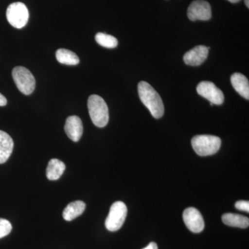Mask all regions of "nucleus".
I'll list each match as a JSON object with an SVG mask.
<instances>
[{"mask_svg": "<svg viewBox=\"0 0 249 249\" xmlns=\"http://www.w3.org/2000/svg\"><path fill=\"white\" fill-rule=\"evenodd\" d=\"M141 101L155 119H160L164 114V106L160 94L146 82L142 81L138 85Z\"/></svg>", "mask_w": 249, "mask_h": 249, "instance_id": "nucleus-1", "label": "nucleus"}, {"mask_svg": "<svg viewBox=\"0 0 249 249\" xmlns=\"http://www.w3.org/2000/svg\"><path fill=\"white\" fill-rule=\"evenodd\" d=\"M89 114L93 124L98 127H104L109 122V109L103 98L93 94L88 102Z\"/></svg>", "mask_w": 249, "mask_h": 249, "instance_id": "nucleus-2", "label": "nucleus"}, {"mask_svg": "<svg viewBox=\"0 0 249 249\" xmlns=\"http://www.w3.org/2000/svg\"><path fill=\"white\" fill-rule=\"evenodd\" d=\"M192 146L198 155L206 157L214 155L219 151L222 141L213 135H197L191 141Z\"/></svg>", "mask_w": 249, "mask_h": 249, "instance_id": "nucleus-3", "label": "nucleus"}, {"mask_svg": "<svg viewBox=\"0 0 249 249\" xmlns=\"http://www.w3.org/2000/svg\"><path fill=\"white\" fill-rule=\"evenodd\" d=\"M127 209L126 205L122 201H116L111 205L107 219L106 220V227L111 232H115L124 225L127 217Z\"/></svg>", "mask_w": 249, "mask_h": 249, "instance_id": "nucleus-4", "label": "nucleus"}, {"mask_svg": "<svg viewBox=\"0 0 249 249\" xmlns=\"http://www.w3.org/2000/svg\"><path fill=\"white\" fill-rule=\"evenodd\" d=\"M12 76L18 89L24 94L30 95L35 89V78L25 67H15L12 71Z\"/></svg>", "mask_w": 249, "mask_h": 249, "instance_id": "nucleus-5", "label": "nucleus"}, {"mask_svg": "<svg viewBox=\"0 0 249 249\" xmlns=\"http://www.w3.org/2000/svg\"><path fill=\"white\" fill-rule=\"evenodd\" d=\"M29 11L22 2H15L9 5L6 10V18L11 26L17 29L25 27L29 20Z\"/></svg>", "mask_w": 249, "mask_h": 249, "instance_id": "nucleus-6", "label": "nucleus"}, {"mask_svg": "<svg viewBox=\"0 0 249 249\" xmlns=\"http://www.w3.org/2000/svg\"><path fill=\"white\" fill-rule=\"evenodd\" d=\"M196 91L213 105L220 106L224 103V93L213 83L209 81L201 82L196 87Z\"/></svg>", "mask_w": 249, "mask_h": 249, "instance_id": "nucleus-7", "label": "nucleus"}, {"mask_svg": "<svg viewBox=\"0 0 249 249\" xmlns=\"http://www.w3.org/2000/svg\"><path fill=\"white\" fill-rule=\"evenodd\" d=\"M188 17L191 21H208L212 17L211 6L204 0H196L190 5L187 12Z\"/></svg>", "mask_w": 249, "mask_h": 249, "instance_id": "nucleus-8", "label": "nucleus"}, {"mask_svg": "<svg viewBox=\"0 0 249 249\" xmlns=\"http://www.w3.org/2000/svg\"><path fill=\"white\" fill-rule=\"evenodd\" d=\"M183 222L187 228L194 233H199L204 230V221L197 209L188 208L183 213Z\"/></svg>", "mask_w": 249, "mask_h": 249, "instance_id": "nucleus-9", "label": "nucleus"}, {"mask_svg": "<svg viewBox=\"0 0 249 249\" xmlns=\"http://www.w3.org/2000/svg\"><path fill=\"white\" fill-rule=\"evenodd\" d=\"M210 47L204 45L196 46L185 53L183 61L190 66H199L204 63L209 55Z\"/></svg>", "mask_w": 249, "mask_h": 249, "instance_id": "nucleus-10", "label": "nucleus"}, {"mask_svg": "<svg viewBox=\"0 0 249 249\" xmlns=\"http://www.w3.org/2000/svg\"><path fill=\"white\" fill-rule=\"evenodd\" d=\"M65 131L69 138L73 142H78L83 133L81 119L77 116H69L65 123Z\"/></svg>", "mask_w": 249, "mask_h": 249, "instance_id": "nucleus-11", "label": "nucleus"}, {"mask_svg": "<svg viewBox=\"0 0 249 249\" xmlns=\"http://www.w3.org/2000/svg\"><path fill=\"white\" fill-rule=\"evenodd\" d=\"M12 138L4 131L0 130V164L7 161L14 150Z\"/></svg>", "mask_w": 249, "mask_h": 249, "instance_id": "nucleus-12", "label": "nucleus"}, {"mask_svg": "<svg viewBox=\"0 0 249 249\" xmlns=\"http://www.w3.org/2000/svg\"><path fill=\"white\" fill-rule=\"evenodd\" d=\"M234 89L245 99H249V83L247 77L240 73H235L231 77Z\"/></svg>", "mask_w": 249, "mask_h": 249, "instance_id": "nucleus-13", "label": "nucleus"}, {"mask_svg": "<svg viewBox=\"0 0 249 249\" xmlns=\"http://www.w3.org/2000/svg\"><path fill=\"white\" fill-rule=\"evenodd\" d=\"M86 205L83 201H75L70 203L64 209L62 216L68 222L79 217L84 212Z\"/></svg>", "mask_w": 249, "mask_h": 249, "instance_id": "nucleus-14", "label": "nucleus"}, {"mask_svg": "<svg viewBox=\"0 0 249 249\" xmlns=\"http://www.w3.org/2000/svg\"><path fill=\"white\" fill-rule=\"evenodd\" d=\"M222 222L229 227L247 229L249 226V219L245 216L233 213L223 214Z\"/></svg>", "mask_w": 249, "mask_h": 249, "instance_id": "nucleus-15", "label": "nucleus"}, {"mask_svg": "<svg viewBox=\"0 0 249 249\" xmlns=\"http://www.w3.org/2000/svg\"><path fill=\"white\" fill-rule=\"evenodd\" d=\"M66 166L61 160L53 159L49 160L47 168V177L48 179L52 181L58 180L62 176L65 170Z\"/></svg>", "mask_w": 249, "mask_h": 249, "instance_id": "nucleus-16", "label": "nucleus"}, {"mask_svg": "<svg viewBox=\"0 0 249 249\" xmlns=\"http://www.w3.org/2000/svg\"><path fill=\"white\" fill-rule=\"evenodd\" d=\"M55 56L57 60L63 65L73 66L78 65L80 62L78 55L71 51L66 49H59L56 52Z\"/></svg>", "mask_w": 249, "mask_h": 249, "instance_id": "nucleus-17", "label": "nucleus"}, {"mask_svg": "<svg viewBox=\"0 0 249 249\" xmlns=\"http://www.w3.org/2000/svg\"><path fill=\"white\" fill-rule=\"evenodd\" d=\"M95 39L98 45L106 48L114 49L118 45V40L115 37L104 33H98Z\"/></svg>", "mask_w": 249, "mask_h": 249, "instance_id": "nucleus-18", "label": "nucleus"}, {"mask_svg": "<svg viewBox=\"0 0 249 249\" xmlns=\"http://www.w3.org/2000/svg\"><path fill=\"white\" fill-rule=\"evenodd\" d=\"M12 231V225L9 221L0 218V239L9 235Z\"/></svg>", "mask_w": 249, "mask_h": 249, "instance_id": "nucleus-19", "label": "nucleus"}, {"mask_svg": "<svg viewBox=\"0 0 249 249\" xmlns=\"http://www.w3.org/2000/svg\"><path fill=\"white\" fill-rule=\"evenodd\" d=\"M236 209L239 211H245L249 213V201H238L235 203Z\"/></svg>", "mask_w": 249, "mask_h": 249, "instance_id": "nucleus-20", "label": "nucleus"}, {"mask_svg": "<svg viewBox=\"0 0 249 249\" xmlns=\"http://www.w3.org/2000/svg\"><path fill=\"white\" fill-rule=\"evenodd\" d=\"M7 104V100L0 93V106H5Z\"/></svg>", "mask_w": 249, "mask_h": 249, "instance_id": "nucleus-21", "label": "nucleus"}, {"mask_svg": "<svg viewBox=\"0 0 249 249\" xmlns=\"http://www.w3.org/2000/svg\"><path fill=\"white\" fill-rule=\"evenodd\" d=\"M142 249H158V247H157V244L155 243V242H151L146 247Z\"/></svg>", "mask_w": 249, "mask_h": 249, "instance_id": "nucleus-22", "label": "nucleus"}, {"mask_svg": "<svg viewBox=\"0 0 249 249\" xmlns=\"http://www.w3.org/2000/svg\"><path fill=\"white\" fill-rule=\"evenodd\" d=\"M228 1H230L231 3H237L240 1V0H228Z\"/></svg>", "mask_w": 249, "mask_h": 249, "instance_id": "nucleus-23", "label": "nucleus"}, {"mask_svg": "<svg viewBox=\"0 0 249 249\" xmlns=\"http://www.w3.org/2000/svg\"><path fill=\"white\" fill-rule=\"evenodd\" d=\"M245 2L246 6H247V8H249V0H245Z\"/></svg>", "mask_w": 249, "mask_h": 249, "instance_id": "nucleus-24", "label": "nucleus"}]
</instances>
